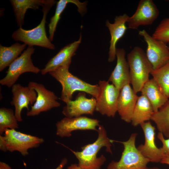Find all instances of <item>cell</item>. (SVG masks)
Listing matches in <instances>:
<instances>
[{
    "mask_svg": "<svg viewBox=\"0 0 169 169\" xmlns=\"http://www.w3.org/2000/svg\"><path fill=\"white\" fill-rule=\"evenodd\" d=\"M97 131L98 136L96 141L82 147L81 151H76L67 147L78 159V165L82 169H100L106 161L103 155L97 156L98 152L102 147H105L106 151L112 154L111 146L113 142L108 137L105 128L100 125Z\"/></svg>",
    "mask_w": 169,
    "mask_h": 169,
    "instance_id": "6da1fadb",
    "label": "cell"
},
{
    "mask_svg": "<svg viewBox=\"0 0 169 169\" xmlns=\"http://www.w3.org/2000/svg\"><path fill=\"white\" fill-rule=\"evenodd\" d=\"M69 68L60 67L49 73L62 86L60 99L65 103L72 100L76 91L86 93L96 99L99 93L98 84H90L74 75L69 72Z\"/></svg>",
    "mask_w": 169,
    "mask_h": 169,
    "instance_id": "7a4b0ae2",
    "label": "cell"
},
{
    "mask_svg": "<svg viewBox=\"0 0 169 169\" xmlns=\"http://www.w3.org/2000/svg\"><path fill=\"white\" fill-rule=\"evenodd\" d=\"M130 69L131 84L136 93L141 92L144 84L149 79V75L153 70L143 50L135 47L127 55Z\"/></svg>",
    "mask_w": 169,
    "mask_h": 169,
    "instance_id": "3957f363",
    "label": "cell"
},
{
    "mask_svg": "<svg viewBox=\"0 0 169 169\" xmlns=\"http://www.w3.org/2000/svg\"><path fill=\"white\" fill-rule=\"evenodd\" d=\"M55 2V1L52 0L50 3L42 7L43 18L37 26L28 30L24 29L22 27H19L13 33L12 38L15 41H21L28 46H38L54 49L55 46L47 36L45 25L47 15Z\"/></svg>",
    "mask_w": 169,
    "mask_h": 169,
    "instance_id": "277c9868",
    "label": "cell"
},
{
    "mask_svg": "<svg viewBox=\"0 0 169 169\" xmlns=\"http://www.w3.org/2000/svg\"><path fill=\"white\" fill-rule=\"evenodd\" d=\"M3 136L0 135V149L11 152L17 151L22 156L29 154L28 150L36 148L44 142V140L29 134L17 131L15 129H7Z\"/></svg>",
    "mask_w": 169,
    "mask_h": 169,
    "instance_id": "5b68a950",
    "label": "cell"
},
{
    "mask_svg": "<svg viewBox=\"0 0 169 169\" xmlns=\"http://www.w3.org/2000/svg\"><path fill=\"white\" fill-rule=\"evenodd\" d=\"M137 134L132 133L128 140L125 141L113 140L122 144L124 150L121 158L117 161H112L108 165L107 169H146L147 165L150 162L145 157L136 146Z\"/></svg>",
    "mask_w": 169,
    "mask_h": 169,
    "instance_id": "8992f818",
    "label": "cell"
},
{
    "mask_svg": "<svg viewBox=\"0 0 169 169\" xmlns=\"http://www.w3.org/2000/svg\"><path fill=\"white\" fill-rule=\"evenodd\" d=\"M35 49L28 46L21 54L15 59L9 66L6 76L0 80V84L8 88L12 87L19 76L24 73L31 72L37 74L41 69L33 64L31 56Z\"/></svg>",
    "mask_w": 169,
    "mask_h": 169,
    "instance_id": "52a82bcc",
    "label": "cell"
},
{
    "mask_svg": "<svg viewBox=\"0 0 169 169\" xmlns=\"http://www.w3.org/2000/svg\"><path fill=\"white\" fill-rule=\"evenodd\" d=\"M98 95L95 99V110L101 115L114 117L117 112V102L120 90L109 82L100 80Z\"/></svg>",
    "mask_w": 169,
    "mask_h": 169,
    "instance_id": "ba28073f",
    "label": "cell"
},
{
    "mask_svg": "<svg viewBox=\"0 0 169 169\" xmlns=\"http://www.w3.org/2000/svg\"><path fill=\"white\" fill-rule=\"evenodd\" d=\"M28 86L36 91L37 96L35 102L27 113V116L37 115L41 112L60 106V103L57 101L58 96L53 91L47 89L42 84L31 81Z\"/></svg>",
    "mask_w": 169,
    "mask_h": 169,
    "instance_id": "9c48e42d",
    "label": "cell"
},
{
    "mask_svg": "<svg viewBox=\"0 0 169 169\" xmlns=\"http://www.w3.org/2000/svg\"><path fill=\"white\" fill-rule=\"evenodd\" d=\"M138 34L147 44L146 55L153 70L160 68L169 61V49L166 43L155 39L145 30L139 31Z\"/></svg>",
    "mask_w": 169,
    "mask_h": 169,
    "instance_id": "30bf717a",
    "label": "cell"
},
{
    "mask_svg": "<svg viewBox=\"0 0 169 169\" xmlns=\"http://www.w3.org/2000/svg\"><path fill=\"white\" fill-rule=\"evenodd\" d=\"M100 125L98 120L86 116L65 117L56 123V135L61 138L69 137L72 135V132L76 130L97 131V127Z\"/></svg>",
    "mask_w": 169,
    "mask_h": 169,
    "instance_id": "8fae6325",
    "label": "cell"
},
{
    "mask_svg": "<svg viewBox=\"0 0 169 169\" xmlns=\"http://www.w3.org/2000/svg\"><path fill=\"white\" fill-rule=\"evenodd\" d=\"M159 14V11L153 0H141L135 13L128 19V28L136 29L141 26L151 25Z\"/></svg>",
    "mask_w": 169,
    "mask_h": 169,
    "instance_id": "7c38bea8",
    "label": "cell"
},
{
    "mask_svg": "<svg viewBox=\"0 0 169 169\" xmlns=\"http://www.w3.org/2000/svg\"><path fill=\"white\" fill-rule=\"evenodd\" d=\"M144 133L145 142L137 147L141 154L150 162H160L165 156L161 148L156 146L155 142V128L149 121L140 125Z\"/></svg>",
    "mask_w": 169,
    "mask_h": 169,
    "instance_id": "4fadbf2b",
    "label": "cell"
},
{
    "mask_svg": "<svg viewBox=\"0 0 169 169\" xmlns=\"http://www.w3.org/2000/svg\"><path fill=\"white\" fill-rule=\"evenodd\" d=\"M11 88L13 97L11 104L15 107V115L18 121L21 122L22 110L24 108L29 110L28 105H33L35 102L37 93L28 86H23L19 84H15Z\"/></svg>",
    "mask_w": 169,
    "mask_h": 169,
    "instance_id": "5bb4252c",
    "label": "cell"
},
{
    "mask_svg": "<svg viewBox=\"0 0 169 169\" xmlns=\"http://www.w3.org/2000/svg\"><path fill=\"white\" fill-rule=\"evenodd\" d=\"M65 103L62 111L65 117L72 118L84 114L93 115L95 110L96 99L87 98L84 92H79L74 100H69Z\"/></svg>",
    "mask_w": 169,
    "mask_h": 169,
    "instance_id": "9a60e30c",
    "label": "cell"
},
{
    "mask_svg": "<svg viewBox=\"0 0 169 169\" xmlns=\"http://www.w3.org/2000/svg\"><path fill=\"white\" fill-rule=\"evenodd\" d=\"M82 36L80 35L78 40L68 44L61 49L41 70L42 74L45 75L61 67H69L72 57L80 44Z\"/></svg>",
    "mask_w": 169,
    "mask_h": 169,
    "instance_id": "2e32d148",
    "label": "cell"
},
{
    "mask_svg": "<svg viewBox=\"0 0 169 169\" xmlns=\"http://www.w3.org/2000/svg\"><path fill=\"white\" fill-rule=\"evenodd\" d=\"M116 64L108 81L120 90L124 86L131 84L129 67L123 49H116Z\"/></svg>",
    "mask_w": 169,
    "mask_h": 169,
    "instance_id": "e0dca14e",
    "label": "cell"
},
{
    "mask_svg": "<svg viewBox=\"0 0 169 169\" xmlns=\"http://www.w3.org/2000/svg\"><path fill=\"white\" fill-rule=\"evenodd\" d=\"M138 97L137 93L130 84L124 86L120 90L117 102V112L121 119L126 122H131Z\"/></svg>",
    "mask_w": 169,
    "mask_h": 169,
    "instance_id": "ac0fdd59",
    "label": "cell"
},
{
    "mask_svg": "<svg viewBox=\"0 0 169 169\" xmlns=\"http://www.w3.org/2000/svg\"><path fill=\"white\" fill-rule=\"evenodd\" d=\"M129 16L126 14L116 16L113 23H110L108 20L106 22V25L110 33L111 39L109 52L108 61L113 62L116 57V45L118 41L125 34L127 28V23Z\"/></svg>",
    "mask_w": 169,
    "mask_h": 169,
    "instance_id": "d6986e66",
    "label": "cell"
},
{
    "mask_svg": "<svg viewBox=\"0 0 169 169\" xmlns=\"http://www.w3.org/2000/svg\"><path fill=\"white\" fill-rule=\"evenodd\" d=\"M141 92L151 104L154 112L157 111L168 100L153 78L144 85Z\"/></svg>",
    "mask_w": 169,
    "mask_h": 169,
    "instance_id": "ffe728a7",
    "label": "cell"
},
{
    "mask_svg": "<svg viewBox=\"0 0 169 169\" xmlns=\"http://www.w3.org/2000/svg\"><path fill=\"white\" fill-rule=\"evenodd\" d=\"M52 0H11L16 21L18 27H21L24 22L25 14L29 8L35 10L40 6L51 3Z\"/></svg>",
    "mask_w": 169,
    "mask_h": 169,
    "instance_id": "44dd1931",
    "label": "cell"
},
{
    "mask_svg": "<svg viewBox=\"0 0 169 169\" xmlns=\"http://www.w3.org/2000/svg\"><path fill=\"white\" fill-rule=\"evenodd\" d=\"M152 106L147 99L141 95L138 96L131 119L132 125L136 126L151 119L154 113Z\"/></svg>",
    "mask_w": 169,
    "mask_h": 169,
    "instance_id": "7402d4cb",
    "label": "cell"
},
{
    "mask_svg": "<svg viewBox=\"0 0 169 169\" xmlns=\"http://www.w3.org/2000/svg\"><path fill=\"white\" fill-rule=\"evenodd\" d=\"M71 3L76 5L78 7L79 12L81 14L84 13L86 10V2L81 3L76 0H60L57 2V6L54 15L50 19L49 24V39L52 41L54 39V33L57 26L60 18V15L67 4Z\"/></svg>",
    "mask_w": 169,
    "mask_h": 169,
    "instance_id": "603a6c76",
    "label": "cell"
},
{
    "mask_svg": "<svg viewBox=\"0 0 169 169\" xmlns=\"http://www.w3.org/2000/svg\"><path fill=\"white\" fill-rule=\"evenodd\" d=\"M24 44L15 43L9 47L0 45V71L2 72L18 57L25 48Z\"/></svg>",
    "mask_w": 169,
    "mask_h": 169,
    "instance_id": "cb8c5ba5",
    "label": "cell"
},
{
    "mask_svg": "<svg viewBox=\"0 0 169 169\" xmlns=\"http://www.w3.org/2000/svg\"><path fill=\"white\" fill-rule=\"evenodd\" d=\"M151 120L156 124L159 132L169 138V98L164 105L154 112Z\"/></svg>",
    "mask_w": 169,
    "mask_h": 169,
    "instance_id": "d4e9b609",
    "label": "cell"
},
{
    "mask_svg": "<svg viewBox=\"0 0 169 169\" xmlns=\"http://www.w3.org/2000/svg\"><path fill=\"white\" fill-rule=\"evenodd\" d=\"M151 74L163 92L169 98V61L160 68L153 69Z\"/></svg>",
    "mask_w": 169,
    "mask_h": 169,
    "instance_id": "484cf974",
    "label": "cell"
},
{
    "mask_svg": "<svg viewBox=\"0 0 169 169\" xmlns=\"http://www.w3.org/2000/svg\"><path fill=\"white\" fill-rule=\"evenodd\" d=\"M18 121L12 109L5 107L0 108V135H2L7 129L18 128Z\"/></svg>",
    "mask_w": 169,
    "mask_h": 169,
    "instance_id": "4316f807",
    "label": "cell"
},
{
    "mask_svg": "<svg viewBox=\"0 0 169 169\" xmlns=\"http://www.w3.org/2000/svg\"><path fill=\"white\" fill-rule=\"evenodd\" d=\"M152 36L155 39L166 44L169 42V18L161 21Z\"/></svg>",
    "mask_w": 169,
    "mask_h": 169,
    "instance_id": "83f0119b",
    "label": "cell"
},
{
    "mask_svg": "<svg viewBox=\"0 0 169 169\" xmlns=\"http://www.w3.org/2000/svg\"><path fill=\"white\" fill-rule=\"evenodd\" d=\"M157 137L162 144V147L161 148L165 156H169V138L167 139H165L163 135L159 132Z\"/></svg>",
    "mask_w": 169,
    "mask_h": 169,
    "instance_id": "f1b7e54d",
    "label": "cell"
},
{
    "mask_svg": "<svg viewBox=\"0 0 169 169\" xmlns=\"http://www.w3.org/2000/svg\"><path fill=\"white\" fill-rule=\"evenodd\" d=\"M68 162V160L66 158H63L58 166L55 169H63Z\"/></svg>",
    "mask_w": 169,
    "mask_h": 169,
    "instance_id": "f546056e",
    "label": "cell"
},
{
    "mask_svg": "<svg viewBox=\"0 0 169 169\" xmlns=\"http://www.w3.org/2000/svg\"><path fill=\"white\" fill-rule=\"evenodd\" d=\"M0 169H12L7 163L2 161L0 162Z\"/></svg>",
    "mask_w": 169,
    "mask_h": 169,
    "instance_id": "4dcf8cb0",
    "label": "cell"
},
{
    "mask_svg": "<svg viewBox=\"0 0 169 169\" xmlns=\"http://www.w3.org/2000/svg\"><path fill=\"white\" fill-rule=\"evenodd\" d=\"M160 163L169 165V156H165Z\"/></svg>",
    "mask_w": 169,
    "mask_h": 169,
    "instance_id": "1f68e13d",
    "label": "cell"
},
{
    "mask_svg": "<svg viewBox=\"0 0 169 169\" xmlns=\"http://www.w3.org/2000/svg\"><path fill=\"white\" fill-rule=\"evenodd\" d=\"M67 169H82L78 164H72L68 167Z\"/></svg>",
    "mask_w": 169,
    "mask_h": 169,
    "instance_id": "d6a6232c",
    "label": "cell"
},
{
    "mask_svg": "<svg viewBox=\"0 0 169 169\" xmlns=\"http://www.w3.org/2000/svg\"><path fill=\"white\" fill-rule=\"evenodd\" d=\"M146 169H160L159 168L157 167H148Z\"/></svg>",
    "mask_w": 169,
    "mask_h": 169,
    "instance_id": "836d02e7",
    "label": "cell"
},
{
    "mask_svg": "<svg viewBox=\"0 0 169 169\" xmlns=\"http://www.w3.org/2000/svg\"><path fill=\"white\" fill-rule=\"evenodd\" d=\"M168 48L169 49V42L168 43Z\"/></svg>",
    "mask_w": 169,
    "mask_h": 169,
    "instance_id": "e575fe53",
    "label": "cell"
}]
</instances>
